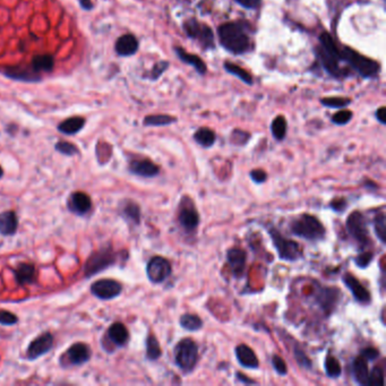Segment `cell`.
I'll list each match as a JSON object with an SVG mask.
<instances>
[{"label":"cell","mask_w":386,"mask_h":386,"mask_svg":"<svg viewBox=\"0 0 386 386\" xmlns=\"http://www.w3.org/2000/svg\"><path fill=\"white\" fill-rule=\"evenodd\" d=\"M290 230L296 237L308 241L323 240L326 235V229L319 218L309 213L297 217L290 224Z\"/></svg>","instance_id":"cell-1"},{"label":"cell","mask_w":386,"mask_h":386,"mask_svg":"<svg viewBox=\"0 0 386 386\" xmlns=\"http://www.w3.org/2000/svg\"><path fill=\"white\" fill-rule=\"evenodd\" d=\"M218 39L222 46L232 53L240 54L249 49V37L240 24L225 23L218 27Z\"/></svg>","instance_id":"cell-2"},{"label":"cell","mask_w":386,"mask_h":386,"mask_svg":"<svg viewBox=\"0 0 386 386\" xmlns=\"http://www.w3.org/2000/svg\"><path fill=\"white\" fill-rule=\"evenodd\" d=\"M173 357H175L176 366L184 374L193 373L200 360L197 343L190 337L180 340L173 350Z\"/></svg>","instance_id":"cell-3"},{"label":"cell","mask_w":386,"mask_h":386,"mask_svg":"<svg viewBox=\"0 0 386 386\" xmlns=\"http://www.w3.org/2000/svg\"><path fill=\"white\" fill-rule=\"evenodd\" d=\"M269 235L272 239L273 246L276 249L278 256L282 261L296 262L302 257V249L298 242L285 238L278 229L269 228Z\"/></svg>","instance_id":"cell-4"},{"label":"cell","mask_w":386,"mask_h":386,"mask_svg":"<svg viewBox=\"0 0 386 386\" xmlns=\"http://www.w3.org/2000/svg\"><path fill=\"white\" fill-rule=\"evenodd\" d=\"M116 262H117V254L114 252L111 245H108L107 247L92 252V255L87 258L84 265V274L86 278H90V276H93L107 269L109 266L114 265Z\"/></svg>","instance_id":"cell-5"},{"label":"cell","mask_w":386,"mask_h":386,"mask_svg":"<svg viewBox=\"0 0 386 386\" xmlns=\"http://www.w3.org/2000/svg\"><path fill=\"white\" fill-rule=\"evenodd\" d=\"M346 228L348 234L353 240H356L360 247H366L369 244L370 238L368 234L367 221L364 214L359 211H354L347 218Z\"/></svg>","instance_id":"cell-6"},{"label":"cell","mask_w":386,"mask_h":386,"mask_svg":"<svg viewBox=\"0 0 386 386\" xmlns=\"http://www.w3.org/2000/svg\"><path fill=\"white\" fill-rule=\"evenodd\" d=\"M341 58H344L347 61H349L351 66L360 75H363L364 77L374 76L380 70V65L376 61L361 56V54L357 53L356 51L348 49V48L343 50V53H341Z\"/></svg>","instance_id":"cell-7"},{"label":"cell","mask_w":386,"mask_h":386,"mask_svg":"<svg viewBox=\"0 0 386 386\" xmlns=\"http://www.w3.org/2000/svg\"><path fill=\"white\" fill-rule=\"evenodd\" d=\"M184 200H185L186 203H184L183 201L180 203L178 211L179 225L186 234H194L200 227V213H198L197 208L195 207L193 201L188 197H184Z\"/></svg>","instance_id":"cell-8"},{"label":"cell","mask_w":386,"mask_h":386,"mask_svg":"<svg viewBox=\"0 0 386 386\" xmlns=\"http://www.w3.org/2000/svg\"><path fill=\"white\" fill-rule=\"evenodd\" d=\"M172 266L168 259L162 256H154L146 265V275L150 282L159 285L165 282L171 275Z\"/></svg>","instance_id":"cell-9"},{"label":"cell","mask_w":386,"mask_h":386,"mask_svg":"<svg viewBox=\"0 0 386 386\" xmlns=\"http://www.w3.org/2000/svg\"><path fill=\"white\" fill-rule=\"evenodd\" d=\"M92 295L101 300H111L117 298L122 292L121 283L112 279H102L95 281L91 285Z\"/></svg>","instance_id":"cell-10"},{"label":"cell","mask_w":386,"mask_h":386,"mask_svg":"<svg viewBox=\"0 0 386 386\" xmlns=\"http://www.w3.org/2000/svg\"><path fill=\"white\" fill-rule=\"evenodd\" d=\"M340 289L337 288H331V286H323L319 290V292L316 293L315 302L320 309L323 310L324 314H326L327 316L331 315L334 310H336L337 303H339L341 299Z\"/></svg>","instance_id":"cell-11"},{"label":"cell","mask_w":386,"mask_h":386,"mask_svg":"<svg viewBox=\"0 0 386 386\" xmlns=\"http://www.w3.org/2000/svg\"><path fill=\"white\" fill-rule=\"evenodd\" d=\"M53 347V336L49 332H44L37 337H35L30 346L27 347L26 356L30 360H35L42 357L43 354L49 352Z\"/></svg>","instance_id":"cell-12"},{"label":"cell","mask_w":386,"mask_h":386,"mask_svg":"<svg viewBox=\"0 0 386 386\" xmlns=\"http://www.w3.org/2000/svg\"><path fill=\"white\" fill-rule=\"evenodd\" d=\"M342 281L348 289L350 290V292L352 293L353 298L357 300L358 302L363 303V305H368L371 302V295L368 290L365 288L363 283L359 280L356 279V276L351 273H346L342 276Z\"/></svg>","instance_id":"cell-13"},{"label":"cell","mask_w":386,"mask_h":386,"mask_svg":"<svg viewBox=\"0 0 386 386\" xmlns=\"http://www.w3.org/2000/svg\"><path fill=\"white\" fill-rule=\"evenodd\" d=\"M227 261L232 275H234L235 279L240 278V276L244 274L246 269L247 252H246L244 249L238 247L230 248L227 252Z\"/></svg>","instance_id":"cell-14"},{"label":"cell","mask_w":386,"mask_h":386,"mask_svg":"<svg viewBox=\"0 0 386 386\" xmlns=\"http://www.w3.org/2000/svg\"><path fill=\"white\" fill-rule=\"evenodd\" d=\"M129 171L142 178H153L160 173L159 166L149 159L133 160L129 163Z\"/></svg>","instance_id":"cell-15"},{"label":"cell","mask_w":386,"mask_h":386,"mask_svg":"<svg viewBox=\"0 0 386 386\" xmlns=\"http://www.w3.org/2000/svg\"><path fill=\"white\" fill-rule=\"evenodd\" d=\"M91 354H92L91 349L87 344L78 342L68 348L66 357L67 360L69 361L71 365L81 366V365L87 363V361L90 360Z\"/></svg>","instance_id":"cell-16"},{"label":"cell","mask_w":386,"mask_h":386,"mask_svg":"<svg viewBox=\"0 0 386 386\" xmlns=\"http://www.w3.org/2000/svg\"><path fill=\"white\" fill-rule=\"evenodd\" d=\"M68 208L77 215H85L91 211L92 200L86 193L75 192L68 201Z\"/></svg>","instance_id":"cell-17"},{"label":"cell","mask_w":386,"mask_h":386,"mask_svg":"<svg viewBox=\"0 0 386 386\" xmlns=\"http://www.w3.org/2000/svg\"><path fill=\"white\" fill-rule=\"evenodd\" d=\"M235 353L240 366L245 368H251V369H257L259 367L257 356H256L254 350L251 347H248L247 344L241 343L235 347Z\"/></svg>","instance_id":"cell-18"},{"label":"cell","mask_w":386,"mask_h":386,"mask_svg":"<svg viewBox=\"0 0 386 386\" xmlns=\"http://www.w3.org/2000/svg\"><path fill=\"white\" fill-rule=\"evenodd\" d=\"M7 76L16 81L23 82H37L41 80L40 73L31 66H13L8 67L5 71Z\"/></svg>","instance_id":"cell-19"},{"label":"cell","mask_w":386,"mask_h":386,"mask_svg":"<svg viewBox=\"0 0 386 386\" xmlns=\"http://www.w3.org/2000/svg\"><path fill=\"white\" fill-rule=\"evenodd\" d=\"M138 50V41L133 34L121 35L116 42V52L119 56L128 57L133 56Z\"/></svg>","instance_id":"cell-20"},{"label":"cell","mask_w":386,"mask_h":386,"mask_svg":"<svg viewBox=\"0 0 386 386\" xmlns=\"http://www.w3.org/2000/svg\"><path fill=\"white\" fill-rule=\"evenodd\" d=\"M351 371L354 382L358 385L366 386L368 385V378H369V369H368L367 361L363 357L354 358L351 365Z\"/></svg>","instance_id":"cell-21"},{"label":"cell","mask_w":386,"mask_h":386,"mask_svg":"<svg viewBox=\"0 0 386 386\" xmlns=\"http://www.w3.org/2000/svg\"><path fill=\"white\" fill-rule=\"evenodd\" d=\"M108 336L115 346L125 347L129 340V332L124 324L116 322L108 329Z\"/></svg>","instance_id":"cell-22"},{"label":"cell","mask_w":386,"mask_h":386,"mask_svg":"<svg viewBox=\"0 0 386 386\" xmlns=\"http://www.w3.org/2000/svg\"><path fill=\"white\" fill-rule=\"evenodd\" d=\"M18 228V218L14 211L0 213V235H13Z\"/></svg>","instance_id":"cell-23"},{"label":"cell","mask_w":386,"mask_h":386,"mask_svg":"<svg viewBox=\"0 0 386 386\" xmlns=\"http://www.w3.org/2000/svg\"><path fill=\"white\" fill-rule=\"evenodd\" d=\"M14 274H15L17 283H19L20 285H31V283L35 282L36 269L34 265L29 264V263H20L14 271Z\"/></svg>","instance_id":"cell-24"},{"label":"cell","mask_w":386,"mask_h":386,"mask_svg":"<svg viewBox=\"0 0 386 386\" xmlns=\"http://www.w3.org/2000/svg\"><path fill=\"white\" fill-rule=\"evenodd\" d=\"M85 125V119L82 117H71L68 118L58 126V131L66 135H74L82 131Z\"/></svg>","instance_id":"cell-25"},{"label":"cell","mask_w":386,"mask_h":386,"mask_svg":"<svg viewBox=\"0 0 386 386\" xmlns=\"http://www.w3.org/2000/svg\"><path fill=\"white\" fill-rule=\"evenodd\" d=\"M121 215L126 221L138 225L141 222V207L135 201H126L124 206H122Z\"/></svg>","instance_id":"cell-26"},{"label":"cell","mask_w":386,"mask_h":386,"mask_svg":"<svg viewBox=\"0 0 386 386\" xmlns=\"http://www.w3.org/2000/svg\"><path fill=\"white\" fill-rule=\"evenodd\" d=\"M179 324L184 330L188 331V332H197L203 329V320L196 314L186 313L183 314L179 319Z\"/></svg>","instance_id":"cell-27"},{"label":"cell","mask_w":386,"mask_h":386,"mask_svg":"<svg viewBox=\"0 0 386 386\" xmlns=\"http://www.w3.org/2000/svg\"><path fill=\"white\" fill-rule=\"evenodd\" d=\"M176 52H177V54H178V57L180 58V59L184 61V63L192 65V66L200 74H201V75L205 74V71H206V65L204 64V61L201 60L200 57L196 56V54L186 52L185 50L182 49V48H179V47L176 48Z\"/></svg>","instance_id":"cell-28"},{"label":"cell","mask_w":386,"mask_h":386,"mask_svg":"<svg viewBox=\"0 0 386 386\" xmlns=\"http://www.w3.org/2000/svg\"><path fill=\"white\" fill-rule=\"evenodd\" d=\"M194 139L197 144H200L201 148L208 149L211 146L214 145L215 141H217V135L213 131H211L210 128L201 127L194 134Z\"/></svg>","instance_id":"cell-29"},{"label":"cell","mask_w":386,"mask_h":386,"mask_svg":"<svg viewBox=\"0 0 386 386\" xmlns=\"http://www.w3.org/2000/svg\"><path fill=\"white\" fill-rule=\"evenodd\" d=\"M162 356V350L154 334H149L146 339V358L151 361L158 360Z\"/></svg>","instance_id":"cell-30"},{"label":"cell","mask_w":386,"mask_h":386,"mask_svg":"<svg viewBox=\"0 0 386 386\" xmlns=\"http://www.w3.org/2000/svg\"><path fill=\"white\" fill-rule=\"evenodd\" d=\"M54 66V59L49 54H39L35 56L32 60V67L37 73L41 71H51Z\"/></svg>","instance_id":"cell-31"},{"label":"cell","mask_w":386,"mask_h":386,"mask_svg":"<svg viewBox=\"0 0 386 386\" xmlns=\"http://www.w3.org/2000/svg\"><path fill=\"white\" fill-rule=\"evenodd\" d=\"M319 41H320V43H322V49L325 51L326 53H329L331 57L336 58V59H337V60L340 59L341 52L336 48V43H334V41L332 39V36H331L329 33L323 32L322 34H320Z\"/></svg>","instance_id":"cell-32"},{"label":"cell","mask_w":386,"mask_h":386,"mask_svg":"<svg viewBox=\"0 0 386 386\" xmlns=\"http://www.w3.org/2000/svg\"><path fill=\"white\" fill-rule=\"evenodd\" d=\"M324 369H325V374L330 378L340 377L341 373H342V368H341L339 360H337L334 356H332V354H329V356L325 358V361H324Z\"/></svg>","instance_id":"cell-33"},{"label":"cell","mask_w":386,"mask_h":386,"mask_svg":"<svg viewBox=\"0 0 386 386\" xmlns=\"http://www.w3.org/2000/svg\"><path fill=\"white\" fill-rule=\"evenodd\" d=\"M177 119L175 117L168 115H152L148 116L144 119L145 126H153V127H160V126H168L176 122Z\"/></svg>","instance_id":"cell-34"},{"label":"cell","mask_w":386,"mask_h":386,"mask_svg":"<svg viewBox=\"0 0 386 386\" xmlns=\"http://www.w3.org/2000/svg\"><path fill=\"white\" fill-rule=\"evenodd\" d=\"M271 131L273 137L278 141H282L286 134V121L283 116H278L272 122Z\"/></svg>","instance_id":"cell-35"},{"label":"cell","mask_w":386,"mask_h":386,"mask_svg":"<svg viewBox=\"0 0 386 386\" xmlns=\"http://www.w3.org/2000/svg\"><path fill=\"white\" fill-rule=\"evenodd\" d=\"M224 68H225V70L229 71V73L232 75H235V76H237L239 80L245 82L246 84H249V85L252 84V78L251 76V74H248L247 71L244 69V68L239 67L235 64H231V63H225Z\"/></svg>","instance_id":"cell-36"},{"label":"cell","mask_w":386,"mask_h":386,"mask_svg":"<svg viewBox=\"0 0 386 386\" xmlns=\"http://www.w3.org/2000/svg\"><path fill=\"white\" fill-rule=\"evenodd\" d=\"M293 356H295L297 364L302 368H305V369H310L312 368V360L309 359V357L307 356L305 351L302 350V348L298 343H296L295 347H293Z\"/></svg>","instance_id":"cell-37"},{"label":"cell","mask_w":386,"mask_h":386,"mask_svg":"<svg viewBox=\"0 0 386 386\" xmlns=\"http://www.w3.org/2000/svg\"><path fill=\"white\" fill-rule=\"evenodd\" d=\"M374 229H375V234H376L378 240H380L382 244L385 245L386 242V220H385V215L383 213L377 214L376 218H374Z\"/></svg>","instance_id":"cell-38"},{"label":"cell","mask_w":386,"mask_h":386,"mask_svg":"<svg viewBox=\"0 0 386 386\" xmlns=\"http://www.w3.org/2000/svg\"><path fill=\"white\" fill-rule=\"evenodd\" d=\"M54 149H56L59 153H61V154L67 155V156H71V155L78 154V153H80V150L77 149L76 145L71 144V143H69V142H65V141L58 142L56 146H54Z\"/></svg>","instance_id":"cell-39"},{"label":"cell","mask_w":386,"mask_h":386,"mask_svg":"<svg viewBox=\"0 0 386 386\" xmlns=\"http://www.w3.org/2000/svg\"><path fill=\"white\" fill-rule=\"evenodd\" d=\"M319 56H320V59H322V61H323L324 67L329 70V73L336 75L337 73V59L331 57L330 54L326 53L323 49L319 52Z\"/></svg>","instance_id":"cell-40"},{"label":"cell","mask_w":386,"mask_h":386,"mask_svg":"<svg viewBox=\"0 0 386 386\" xmlns=\"http://www.w3.org/2000/svg\"><path fill=\"white\" fill-rule=\"evenodd\" d=\"M197 37L201 40V42L203 43V46L205 48L213 47V42H214L213 33H212V31L208 26L201 25V31H200V33H198Z\"/></svg>","instance_id":"cell-41"},{"label":"cell","mask_w":386,"mask_h":386,"mask_svg":"<svg viewBox=\"0 0 386 386\" xmlns=\"http://www.w3.org/2000/svg\"><path fill=\"white\" fill-rule=\"evenodd\" d=\"M368 385L377 386L384 385V371L381 367H374V369L369 371V378H368Z\"/></svg>","instance_id":"cell-42"},{"label":"cell","mask_w":386,"mask_h":386,"mask_svg":"<svg viewBox=\"0 0 386 386\" xmlns=\"http://www.w3.org/2000/svg\"><path fill=\"white\" fill-rule=\"evenodd\" d=\"M322 103L329 108L341 109L347 107L350 103V100L344 98H325L322 99Z\"/></svg>","instance_id":"cell-43"},{"label":"cell","mask_w":386,"mask_h":386,"mask_svg":"<svg viewBox=\"0 0 386 386\" xmlns=\"http://www.w3.org/2000/svg\"><path fill=\"white\" fill-rule=\"evenodd\" d=\"M272 366L276 371V374L280 375V376H285L288 374V367H286L285 361L279 354H273L272 356Z\"/></svg>","instance_id":"cell-44"},{"label":"cell","mask_w":386,"mask_h":386,"mask_svg":"<svg viewBox=\"0 0 386 386\" xmlns=\"http://www.w3.org/2000/svg\"><path fill=\"white\" fill-rule=\"evenodd\" d=\"M373 258H374L373 252L369 251H366V252H360V254L358 255L356 258H354V263H356V265L358 266V268L366 269L367 266L370 264L371 261H373Z\"/></svg>","instance_id":"cell-45"},{"label":"cell","mask_w":386,"mask_h":386,"mask_svg":"<svg viewBox=\"0 0 386 386\" xmlns=\"http://www.w3.org/2000/svg\"><path fill=\"white\" fill-rule=\"evenodd\" d=\"M352 118V112L349 110H341L337 111L332 117V121L336 125H346Z\"/></svg>","instance_id":"cell-46"},{"label":"cell","mask_w":386,"mask_h":386,"mask_svg":"<svg viewBox=\"0 0 386 386\" xmlns=\"http://www.w3.org/2000/svg\"><path fill=\"white\" fill-rule=\"evenodd\" d=\"M249 137H251V135H249L248 133L235 129V131H234V133L231 134V143H234L235 145H239V146L245 145L246 143L248 142Z\"/></svg>","instance_id":"cell-47"},{"label":"cell","mask_w":386,"mask_h":386,"mask_svg":"<svg viewBox=\"0 0 386 386\" xmlns=\"http://www.w3.org/2000/svg\"><path fill=\"white\" fill-rule=\"evenodd\" d=\"M18 322V317L14 315L13 313L7 312V310L0 309V324L2 325H15Z\"/></svg>","instance_id":"cell-48"},{"label":"cell","mask_w":386,"mask_h":386,"mask_svg":"<svg viewBox=\"0 0 386 386\" xmlns=\"http://www.w3.org/2000/svg\"><path fill=\"white\" fill-rule=\"evenodd\" d=\"M201 24L196 19H189L185 23V31L190 37H197L201 31Z\"/></svg>","instance_id":"cell-49"},{"label":"cell","mask_w":386,"mask_h":386,"mask_svg":"<svg viewBox=\"0 0 386 386\" xmlns=\"http://www.w3.org/2000/svg\"><path fill=\"white\" fill-rule=\"evenodd\" d=\"M249 177L252 180V183L257 184V185H262V184L266 183L268 180V173L262 169H254L249 172Z\"/></svg>","instance_id":"cell-50"},{"label":"cell","mask_w":386,"mask_h":386,"mask_svg":"<svg viewBox=\"0 0 386 386\" xmlns=\"http://www.w3.org/2000/svg\"><path fill=\"white\" fill-rule=\"evenodd\" d=\"M381 356L380 351L376 348L369 347V348H365V349L361 350L360 357H363L366 361H374L376 360L378 357Z\"/></svg>","instance_id":"cell-51"},{"label":"cell","mask_w":386,"mask_h":386,"mask_svg":"<svg viewBox=\"0 0 386 386\" xmlns=\"http://www.w3.org/2000/svg\"><path fill=\"white\" fill-rule=\"evenodd\" d=\"M168 67H169V63H167V61H160V63L156 64L155 66L153 67L152 73H151L152 80H156V78H159L162 75L163 71H165Z\"/></svg>","instance_id":"cell-52"},{"label":"cell","mask_w":386,"mask_h":386,"mask_svg":"<svg viewBox=\"0 0 386 386\" xmlns=\"http://www.w3.org/2000/svg\"><path fill=\"white\" fill-rule=\"evenodd\" d=\"M331 207L333 208L336 212H343L346 211V208L348 207V203L344 198H336L333 201H331Z\"/></svg>","instance_id":"cell-53"},{"label":"cell","mask_w":386,"mask_h":386,"mask_svg":"<svg viewBox=\"0 0 386 386\" xmlns=\"http://www.w3.org/2000/svg\"><path fill=\"white\" fill-rule=\"evenodd\" d=\"M239 5H241L242 7L248 9L256 8L259 5V0H235Z\"/></svg>","instance_id":"cell-54"},{"label":"cell","mask_w":386,"mask_h":386,"mask_svg":"<svg viewBox=\"0 0 386 386\" xmlns=\"http://www.w3.org/2000/svg\"><path fill=\"white\" fill-rule=\"evenodd\" d=\"M235 377H237V380H238L239 382H241L242 384H246V385L257 384V382H255V381L251 380V378H248L247 376H246L245 374L240 373V371H237V373H235Z\"/></svg>","instance_id":"cell-55"},{"label":"cell","mask_w":386,"mask_h":386,"mask_svg":"<svg viewBox=\"0 0 386 386\" xmlns=\"http://www.w3.org/2000/svg\"><path fill=\"white\" fill-rule=\"evenodd\" d=\"M376 118H377V120L381 122V124H383V125L386 124V109H385V107H382L378 109L376 112Z\"/></svg>","instance_id":"cell-56"},{"label":"cell","mask_w":386,"mask_h":386,"mask_svg":"<svg viewBox=\"0 0 386 386\" xmlns=\"http://www.w3.org/2000/svg\"><path fill=\"white\" fill-rule=\"evenodd\" d=\"M80 3L81 6L83 7L84 9H91L92 7H93V3H92V0H80Z\"/></svg>","instance_id":"cell-57"},{"label":"cell","mask_w":386,"mask_h":386,"mask_svg":"<svg viewBox=\"0 0 386 386\" xmlns=\"http://www.w3.org/2000/svg\"><path fill=\"white\" fill-rule=\"evenodd\" d=\"M2 176H3V170H2L1 167H0V178H1Z\"/></svg>","instance_id":"cell-58"}]
</instances>
